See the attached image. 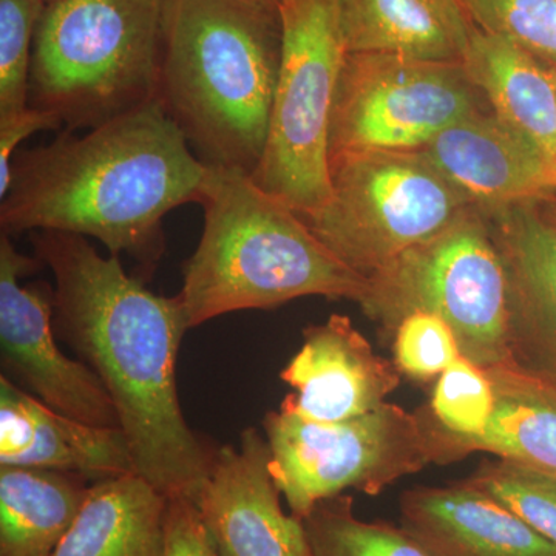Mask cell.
Wrapping results in <instances>:
<instances>
[{
  "instance_id": "obj_1",
  "label": "cell",
  "mask_w": 556,
  "mask_h": 556,
  "mask_svg": "<svg viewBox=\"0 0 556 556\" xmlns=\"http://www.w3.org/2000/svg\"><path fill=\"white\" fill-rule=\"evenodd\" d=\"M30 241L53 274L56 338L108 390L135 473L169 500L192 501L218 447L192 430L179 404L177 361L189 327L178 294L150 291L86 237L38 230Z\"/></svg>"
},
{
  "instance_id": "obj_2",
  "label": "cell",
  "mask_w": 556,
  "mask_h": 556,
  "mask_svg": "<svg viewBox=\"0 0 556 556\" xmlns=\"http://www.w3.org/2000/svg\"><path fill=\"white\" fill-rule=\"evenodd\" d=\"M208 166L159 100L75 135L65 130L16 153L0 199V230L91 237L110 255H129L142 281L164 251L169 212L199 203Z\"/></svg>"
},
{
  "instance_id": "obj_3",
  "label": "cell",
  "mask_w": 556,
  "mask_h": 556,
  "mask_svg": "<svg viewBox=\"0 0 556 556\" xmlns=\"http://www.w3.org/2000/svg\"><path fill=\"white\" fill-rule=\"evenodd\" d=\"M280 50L278 13L244 0H169L159 101L206 166L257 170Z\"/></svg>"
},
{
  "instance_id": "obj_4",
  "label": "cell",
  "mask_w": 556,
  "mask_h": 556,
  "mask_svg": "<svg viewBox=\"0 0 556 556\" xmlns=\"http://www.w3.org/2000/svg\"><path fill=\"white\" fill-rule=\"evenodd\" d=\"M203 232L178 298L188 327L248 309L321 295L361 303L368 278L351 269L283 200L251 175L208 167Z\"/></svg>"
},
{
  "instance_id": "obj_5",
  "label": "cell",
  "mask_w": 556,
  "mask_h": 556,
  "mask_svg": "<svg viewBox=\"0 0 556 556\" xmlns=\"http://www.w3.org/2000/svg\"><path fill=\"white\" fill-rule=\"evenodd\" d=\"M169 0H56L36 30L30 108L89 130L159 100Z\"/></svg>"
},
{
  "instance_id": "obj_6",
  "label": "cell",
  "mask_w": 556,
  "mask_h": 556,
  "mask_svg": "<svg viewBox=\"0 0 556 556\" xmlns=\"http://www.w3.org/2000/svg\"><path fill=\"white\" fill-rule=\"evenodd\" d=\"M358 305L391 334L408 314H437L455 331L463 356L482 369L514 361L506 269L477 206L368 277Z\"/></svg>"
},
{
  "instance_id": "obj_7",
  "label": "cell",
  "mask_w": 556,
  "mask_h": 556,
  "mask_svg": "<svg viewBox=\"0 0 556 556\" xmlns=\"http://www.w3.org/2000/svg\"><path fill=\"white\" fill-rule=\"evenodd\" d=\"M280 65L252 179L308 218L331 195L329 127L346 43L339 0H278Z\"/></svg>"
},
{
  "instance_id": "obj_8",
  "label": "cell",
  "mask_w": 556,
  "mask_h": 556,
  "mask_svg": "<svg viewBox=\"0 0 556 556\" xmlns=\"http://www.w3.org/2000/svg\"><path fill=\"white\" fill-rule=\"evenodd\" d=\"M329 164L331 195L303 219L367 278L475 207L422 152L353 153Z\"/></svg>"
},
{
  "instance_id": "obj_9",
  "label": "cell",
  "mask_w": 556,
  "mask_h": 556,
  "mask_svg": "<svg viewBox=\"0 0 556 556\" xmlns=\"http://www.w3.org/2000/svg\"><path fill=\"white\" fill-rule=\"evenodd\" d=\"M263 428L270 475L299 519L348 489L376 496L397 479L434 464L419 413L390 402L334 424L314 422L281 405L266 415Z\"/></svg>"
},
{
  "instance_id": "obj_10",
  "label": "cell",
  "mask_w": 556,
  "mask_h": 556,
  "mask_svg": "<svg viewBox=\"0 0 556 556\" xmlns=\"http://www.w3.org/2000/svg\"><path fill=\"white\" fill-rule=\"evenodd\" d=\"M482 98L459 62L348 53L332 108L329 163L353 153L419 152L484 109Z\"/></svg>"
},
{
  "instance_id": "obj_11",
  "label": "cell",
  "mask_w": 556,
  "mask_h": 556,
  "mask_svg": "<svg viewBox=\"0 0 556 556\" xmlns=\"http://www.w3.org/2000/svg\"><path fill=\"white\" fill-rule=\"evenodd\" d=\"M42 263L0 233V376L83 424L119 428L115 405L93 369L70 358L53 328L54 287L22 285Z\"/></svg>"
},
{
  "instance_id": "obj_12",
  "label": "cell",
  "mask_w": 556,
  "mask_h": 556,
  "mask_svg": "<svg viewBox=\"0 0 556 556\" xmlns=\"http://www.w3.org/2000/svg\"><path fill=\"white\" fill-rule=\"evenodd\" d=\"M268 441L255 428L218 447L192 503L222 556H313L302 519L285 514Z\"/></svg>"
},
{
  "instance_id": "obj_13",
  "label": "cell",
  "mask_w": 556,
  "mask_h": 556,
  "mask_svg": "<svg viewBox=\"0 0 556 556\" xmlns=\"http://www.w3.org/2000/svg\"><path fill=\"white\" fill-rule=\"evenodd\" d=\"M399 375L350 317L332 314L303 331L302 348L281 369V380L294 390L281 405L314 422H343L386 404L401 383Z\"/></svg>"
},
{
  "instance_id": "obj_14",
  "label": "cell",
  "mask_w": 556,
  "mask_h": 556,
  "mask_svg": "<svg viewBox=\"0 0 556 556\" xmlns=\"http://www.w3.org/2000/svg\"><path fill=\"white\" fill-rule=\"evenodd\" d=\"M482 211L556 197V170L492 110H477L419 150Z\"/></svg>"
},
{
  "instance_id": "obj_15",
  "label": "cell",
  "mask_w": 556,
  "mask_h": 556,
  "mask_svg": "<svg viewBox=\"0 0 556 556\" xmlns=\"http://www.w3.org/2000/svg\"><path fill=\"white\" fill-rule=\"evenodd\" d=\"M538 204L481 211L506 269L511 357L556 383V232Z\"/></svg>"
},
{
  "instance_id": "obj_16",
  "label": "cell",
  "mask_w": 556,
  "mask_h": 556,
  "mask_svg": "<svg viewBox=\"0 0 556 556\" xmlns=\"http://www.w3.org/2000/svg\"><path fill=\"white\" fill-rule=\"evenodd\" d=\"M0 466L76 473L91 484L135 473L121 428H101L54 412L0 376Z\"/></svg>"
},
{
  "instance_id": "obj_17",
  "label": "cell",
  "mask_w": 556,
  "mask_h": 556,
  "mask_svg": "<svg viewBox=\"0 0 556 556\" xmlns=\"http://www.w3.org/2000/svg\"><path fill=\"white\" fill-rule=\"evenodd\" d=\"M401 527L433 556H556L532 527L466 481L407 490Z\"/></svg>"
},
{
  "instance_id": "obj_18",
  "label": "cell",
  "mask_w": 556,
  "mask_h": 556,
  "mask_svg": "<svg viewBox=\"0 0 556 556\" xmlns=\"http://www.w3.org/2000/svg\"><path fill=\"white\" fill-rule=\"evenodd\" d=\"M495 391V407L482 434L452 439L419 413L433 448L434 464L484 452L556 479V383L515 361L484 369Z\"/></svg>"
},
{
  "instance_id": "obj_19",
  "label": "cell",
  "mask_w": 556,
  "mask_h": 556,
  "mask_svg": "<svg viewBox=\"0 0 556 556\" xmlns=\"http://www.w3.org/2000/svg\"><path fill=\"white\" fill-rule=\"evenodd\" d=\"M348 53L463 64L475 24L460 0H339Z\"/></svg>"
},
{
  "instance_id": "obj_20",
  "label": "cell",
  "mask_w": 556,
  "mask_h": 556,
  "mask_svg": "<svg viewBox=\"0 0 556 556\" xmlns=\"http://www.w3.org/2000/svg\"><path fill=\"white\" fill-rule=\"evenodd\" d=\"M463 65L490 110L532 142L556 170V76L551 65L479 28Z\"/></svg>"
},
{
  "instance_id": "obj_21",
  "label": "cell",
  "mask_w": 556,
  "mask_h": 556,
  "mask_svg": "<svg viewBox=\"0 0 556 556\" xmlns=\"http://www.w3.org/2000/svg\"><path fill=\"white\" fill-rule=\"evenodd\" d=\"M167 504L137 473L94 482L50 556H161Z\"/></svg>"
},
{
  "instance_id": "obj_22",
  "label": "cell",
  "mask_w": 556,
  "mask_h": 556,
  "mask_svg": "<svg viewBox=\"0 0 556 556\" xmlns=\"http://www.w3.org/2000/svg\"><path fill=\"white\" fill-rule=\"evenodd\" d=\"M90 486L76 473L0 466V556H50Z\"/></svg>"
},
{
  "instance_id": "obj_23",
  "label": "cell",
  "mask_w": 556,
  "mask_h": 556,
  "mask_svg": "<svg viewBox=\"0 0 556 556\" xmlns=\"http://www.w3.org/2000/svg\"><path fill=\"white\" fill-rule=\"evenodd\" d=\"M302 521L313 556H433L402 527L358 518L348 495L321 501Z\"/></svg>"
},
{
  "instance_id": "obj_24",
  "label": "cell",
  "mask_w": 556,
  "mask_h": 556,
  "mask_svg": "<svg viewBox=\"0 0 556 556\" xmlns=\"http://www.w3.org/2000/svg\"><path fill=\"white\" fill-rule=\"evenodd\" d=\"M495 407V391L489 376L473 362L460 356L441 376L424 409L431 427L452 439L482 434Z\"/></svg>"
},
{
  "instance_id": "obj_25",
  "label": "cell",
  "mask_w": 556,
  "mask_h": 556,
  "mask_svg": "<svg viewBox=\"0 0 556 556\" xmlns=\"http://www.w3.org/2000/svg\"><path fill=\"white\" fill-rule=\"evenodd\" d=\"M467 484L492 496L556 547V479L514 460H485Z\"/></svg>"
},
{
  "instance_id": "obj_26",
  "label": "cell",
  "mask_w": 556,
  "mask_h": 556,
  "mask_svg": "<svg viewBox=\"0 0 556 556\" xmlns=\"http://www.w3.org/2000/svg\"><path fill=\"white\" fill-rule=\"evenodd\" d=\"M43 0H0V119L30 108V73Z\"/></svg>"
},
{
  "instance_id": "obj_27",
  "label": "cell",
  "mask_w": 556,
  "mask_h": 556,
  "mask_svg": "<svg viewBox=\"0 0 556 556\" xmlns=\"http://www.w3.org/2000/svg\"><path fill=\"white\" fill-rule=\"evenodd\" d=\"M479 30L556 65V0H460Z\"/></svg>"
},
{
  "instance_id": "obj_28",
  "label": "cell",
  "mask_w": 556,
  "mask_h": 556,
  "mask_svg": "<svg viewBox=\"0 0 556 556\" xmlns=\"http://www.w3.org/2000/svg\"><path fill=\"white\" fill-rule=\"evenodd\" d=\"M394 365L399 372L413 380L441 376L463 356L455 331L437 314H408L393 332Z\"/></svg>"
},
{
  "instance_id": "obj_29",
  "label": "cell",
  "mask_w": 556,
  "mask_h": 556,
  "mask_svg": "<svg viewBox=\"0 0 556 556\" xmlns=\"http://www.w3.org/2000/svg\"><path fill=\"white\" fill-rule=\"evenodd\" d=\"M161 556H222L188 497H172L167 504Z\"/></svg>"
},
{
  "instance_id": "obj_30",
  "label": "cell",
  "mask_w": 556,
  "mask_h": 556,
  "mask_svg": "<svg viewBox=\"0 0 556 556\" xmlns=\"http://www.w3.org/2000/svg\"><path fill=\"white\" fill-rule=\"evenodd\" d=\"M64 126L60 116L35 108L0 119V199L10 188L11 169L21 142L31 137L36 131L58 130Z\"/></svg>"
},
{
  "instance_id": "obj_31",
  "label": "cell",
  "mask_w": 556,
  "mask_h": 556,
  "mask_svg": "<svg viewBox=\"0 0 556 556\" xmlns=\"http://www.w3.org/2000/svg\"><path fill=\"white\" fill-rule=\"evenodd\" d=\"M538 206H540L543 217L546 218L548 225H551L556 232V197H554V199L543 201V203L538 204Z\"/></svg>"
},
{
  "instance_id": "obj_32",
  "label": "cell",
  "mask_w": 556,
  "mask_h": 556,
  "mask_svg": "<svg viewBox=\"0 0 556 556\" xmlns=\"http://www.w3.org/2000/svg\"><path fill=\"white\" fill-rule=\"evenodd\" d=\"M244 2L257 7L260 10L269 11V13H278V0H244Z\"/></svg>"
},
{
  "instance_id": "obj_33",
  "label": "cell",
  "mask_w": 556,
  "mask_h": 556,
  "mask_svg": "<svg viewBox=\"0 0 556 556\" xmlns=\"http://www.w3.org/2000/svg\"><path fill=\"white\" fill-rule=\"evenodd\" d=\"M43 2H46V3H47V5H49V3L56 2V0H43Z\"/></svg>"
},
{
  "instance_id": "obj_34",
  "label": "cell",
  "mask_w": 556,
  "mask_h": 556,
  "mask_svg": "<svg viewBox=\"0 0 556 556\" xmlns=\"http://www.w3.org/2000/svg\"><path fill=\"white\" fill-rule=\"evenodd\" d=\"M547 64H548V62H547ZM548 65H551L552 70H554V73H555V76H556V65L555 64H548Z\"/></svg>"
}]
</instances>
